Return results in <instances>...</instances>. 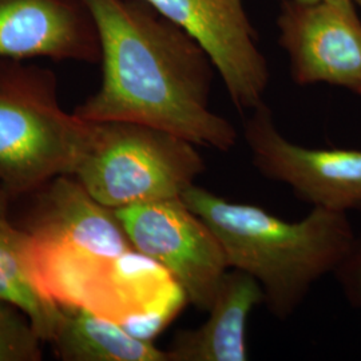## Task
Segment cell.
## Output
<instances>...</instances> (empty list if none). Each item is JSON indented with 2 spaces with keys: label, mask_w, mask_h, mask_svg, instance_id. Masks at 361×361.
Segmentation results:
<instances>
[{
  "label": "cell",
  "mask_w": 361,
  "mask_h": 361,
  "mask_svg": "<svg viewBox=\"0 0 361 361\" xmlns=\"http://www.w3.org/2000/svg\"><path fill=\"white\" fill-rule=\"evenodd\" d=\"M38 193L22 244L35 289L58 307L89 310L153 341L189 302L180 285L73 176Z\"/></svg>",
  "instance_id": "obj_1"
},
{
  "label": "cell",
  "mask_w": 361,
  "mask_h": 361,
  "mask_svg": "<svg viewBox=\"0 0 361 361\" xmlns=\"http://www.w3.org/2000/svg\"><path fill=\"white\" fill-rule=\"evenodd\" d=\"M101 43L102 82L75 116L166 130L222 153L238 133L210 107L214 65L183 28L143 0H83Z\"/></svg>",
  "instance_id": "obj_2"
},
{
  "label": "cell",
  "mask_w": 361,
  "mask_h": 361,
  "mask_svg": "<svg viewBox=\"0 0 361 361\" xmlns=\"http://www.w3.org/2000/svg\"><path fill=\"white\" fill-rule=\"evenodd\" d=\"M180 198L216 234L229 268L257 281L264 304L279 320L290 317L313 284L337 271L356 241L347 213L313 207L289 222L197 185Z\"/></svg>",
  "instance_id": "obj_3"
},
{
  "label": "cell",
  "mask_w": 361,
  "mask_h": 361,
  "mask_svg": "<svg viewBox=\"0 0 361 361\" xmlns=\"http://www.w3.org/2000/svg\"><path fill=\"white\" fill-rule=\"evenodd\" d=\"M87 129L61 107L52 71L0 58V183L13 198L71 176Z\"/></svg>",
  "instance_id": "obj_4"
},
{
  "label": "cell",
  "mask_w": 361,
  "mask_h": 361,
  "mask_svg": "<svg viewBox=\"0 0 361 361\" xmlns=\"http://www.w3.org/2000/svg\"><path fill=\"white\" fill-rule=\"evenodd\" d=\"M194 143L133 122H91L73 177L110 209L180 198L207 170Z\"/></svg>",
  "instance_id": "obj_5"
},
{
  "label": "cell",
  "mask_w": 361,
  "mask_h": 361,
  "mask_svg": "<svg viewBox=\"0 0 361 361\" xmlns=\"http://www.w3.org/2000/svg\"><path fill=\"white\" fill-rule=\"evenodd\" d=\"M114 210L133 246L176 279L189 304L204 312L210 310L231 268L207 222L182 198Z\"/></svg>",
  "instance_id": "obj_6"
},
{
  "label": "cell",
  "mask_w": 361,
  "mask_h": 361,
  "mask_svg": "<svg viewBox=\"0 0 361 361\" xmlns=\"http://www.w3.org/2000/svg\"><path fill=\"white\" fill-rule=\"evenodd\" d=\"M250 113L244 138L261 176L289 186L313 207L361 210V150L301 146L280 133L267 104Z\"/></svg>",
  "instance_id": "obj_7"
},
{
  "label": "cell",
  "mask_w": 361,
  "mask_h": 361,
  "mask_svg": "<svg viewBox=\"0 0 361 361\" xmlns=\"http://www.w3.org/2000/svg\"><path fill=\"white\" fill-rule=\"evenodd\" d=\"M277 27L297 85L326 83L361 95V20L353 0H281Z\"/></svg>",
  "instance_id": "obj_8"
},
{
  "label": "cell",
  "mask_w": 361,
  "mask_h": 361,
  "mask_svg": "<svg viewBox=\"0 0 361 361\" xmlns=\"http://www.w3.org/2000/svg\"><path fill=\"white\" fill-rule=\"evenodd\" d=\"M193 37L210 56L240 113L264 104L271 73L244 0H143Z\"/></svg>",
  "instance_id": "obj_9"
},
{
  "label": "cell",
  "mask_w": 361,
  "mask_h": 361,
  "mask_svg": "<svg viewBox=\"0 0 361 361\" xmlns=\"http://www.w3.org/2000/svg\"><path fill=\"white\" fill-rule=\"evenodd\" d=\"M0 58L101 62L97 26L83 0H0Z\"/></svg>",
  "instance_id": "obj_10"
},
{
  "label": "cell",
  "mask_w": 361,
  "mask_h": 361,
  "mask_svg": "<svg viewBox=\"0 0 361 361\" xmlns=\"http://www.w3.org/2000/svg\"><path fill=\"white\" fill-rule=\"evenodd\" d=\"M264 300V292L252 276L229 269L207 310V322L176 334L166 349L169 361L249 360L247 322Z\"/></svg>",
  "instance_id": "obj_11"
},
{
  "label": "cell",
  "mask_w": 361,
  "mask_h": 361,
  "mask_svg": "<svg viewBox=\"0 0 361 361\" xmlns=\"http://www.w3.org/2000/svg\"><path fill=\"white\" fill-rule=\"evenodd\" d=\"M47 343L63 361H169L166 349L141 340L119 324L80 308L59 307Z\"/></svg>",
  "instance_id": "obj_12"
},
{
  "label": "cell",
  "mask_w": 361,
  "mask_h": 361,
  "mask_svg": "<svg viewBox=\"0 0 361 361\" xmlns=\"http://www.w3.org/2000/svg\"><path fill=\"white\" fill-rule=\"evenodd\" d=\"M13 197L0 183V298L23 310L39 336L47 343L51 336L59 307L47 301L31 283L23 262V229L8 217Z\"/></svg>",
  "instance_id": "obj_13"
},
{
  "label": "cell",
  "mask_w": 361,
  "mask_h": 361,
  "mask_svg": "<svg viewBox=\"0 0 361 361\" xmlns=\"http://www.w3.org/2000/svg\"><path fill=\"white\" fill-rule=\"evenodd\" d=\"M43 344L26 313L0 298V361H40Z\"/></svg>",
  "instance_id": "obj_14"
},
{
  "label": "cell",
  "mask_w": 361,
  "mask_h": 361,
  "mask_svg": "<svg viewBox=\"0 0 361 361\" xmlns=\"http://www.w3.org/2000/svg\"><path fill=\"white\" fill-rule=\"evenodd\" d=\"M335 273L349 300L361 307V235L356 237L348 256Z\"/></svg>",
  "instance_id": "obj_15"
},
{
  "label": "cell",
  "mask_w": 361,
  "mask_h": 361,
  "mask_svg": "<svg viewBox=\"0 0 361 361\" xmlns=\"http://www.w3.org/2000/svg\"><path fill=\"white\" fill-rule=\"evenodd\" d=\"M353 1H355V4H357L361 8V0H353Z\"/></svg>",
  "instance_id": "obj_16"
}]
</instances>
